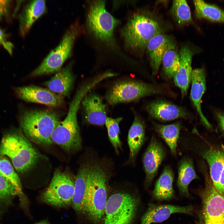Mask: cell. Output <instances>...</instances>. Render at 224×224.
I'll list each match as a JSON object with an SVG mask.
<instances>
[{"mask_svg": "<svg viewBox=\"0 0 224 224\" xmlns=\"http://www.w3.org/2000/svg\"><path fill=\"white\" fill-rule=\"evenodd\" d=\"M105 161H89L83 214L94 224H100L109 192L110 171Z\"/></svg>", "mask_w": 224, "mask_h": 224, "instance_id": "cell-1", "label": "cell"}, {"mask_svg": "<svg viewBox=\"0 0 224 224\" xmlns=\"http://www.w3.org/2000/svg\"><path fill=\"white\" fill-rule=\"evenodd\" d=\"M60 121L59 114L51 109L26 110L20 117L21 126L27 138L43 146L53 143L52 134Z\"/></svg>", "mask_w": 224, "mask_h": 224, "instance_id": "cell-2", "label": "cell"}, {"mask_svg": "<svg viewBox=\"0 0 224 224\" xmlns=\"http://www.w3.org/2000/svg\"><path fill=\"white\" fill-rule=\"evenodd\" d=\"M140 203L136 192L126 189L109 192L100 224H135Z\"/></svg>", "mask_w": 224, "mask_h": 224, "instance_id": "cell-3", "label": "cell"}, {"mask_svg": "<svg viewBox=\"0 0 224 224\" xmlns=\"http://www.w3.org/2000/svg\"><path fill=\"white\" fill-rule=\"evenodd\" d=\"M0 155L7 156L18 172H25L34 167L40 155L27 139L19 133L5 135L0 144Z\"/></svg>", "mask_w": 224, "mask_h": 224, "instance_id": "cell-4", "label": "cell"}, {"mask_svg": "<svg viewBox=\"0 0 224 224\" xmlns=\"http://www.w3.org/2000/svg\"><path fill=\"white\" fill-rule=\"evenodd\" d=\"M161 32L157 22L137 13L129 18L122 30L121 35L127 48L133 51H142L146 49L152 37Z\"/></svg>", "mask_w": 224, "mask_h": 224, "instance_id": "cell-5", "label": "cell"}, {"mask_svg": "<svg viewBox=\"0 0 224 224\" xmlns=\"http://www.w3.org/2000/svg\"><path fill=\"white\" fill-rule=\"evenodd\" d=\"M82 31V27L78 22H74L71 25L58 46L50 51L30 76L36 77L59 71L64 63L72 55L75 42Z\"/></svg>", "mask_w": 224, "mask_h": 224, "instance_id": "cell-6", "label": "cell"}, {"mask_svg": "<svg viewBox=\"0 0 224 224\" xmlns=\"http://www.w3.org/2000/svg\"><path fill=\"white\" fill-rule=\"evenodd\" d=\"M119 20L107 10L104 0H94L89 4L86 24L89 32L100 42L107 44L114 42V30Z\"/></svg>", "mask_w": 224, "mask_h": 224, "instance_id": "cell-7", "label": "cell"}, {"mask_svg": "<svg viewBox=\"0 0 224 224\" xmlns=\"http://www.w3.org/2000/svg\"><path fill=\"white\" fill-rule=\"evenodd\" d=\"M163 92V89L159 86L136 80L123 79L112 83L106 92L105 99L109 104L114 105Z\"/></svg>", "mask_w": 224, "mask_h": 224, "instance_id": "cell-8", "label": "cell"}, {"mask_svg": "<svg viewBox=\"0 0 224 224\" xmlns=\"http://www.w3.org/2000/svg\"><path fill=\"white\" fill-rule=\"evenodd\" d=\"M80 104L77 100H72L67 116L59 122L51 136L53 143L69 152L77 151L82 147V140L77 118Z\"/></svg>", "mask_w": 224, "mask_h": 224, "instance_id": "cell-9", "label": "cell"}, {"mask_svg": "<svg viewBox=\"0 0 224 224\" xmlns=\"http://www.w3.org/2000/svg\"><path fill=\"white\" fill-rule=\"evenodd\" d=\"M198 194L202 204L197 224H224V195L215 189L207 174L204 187Z\"/></svg>", "mask_w": 224, "mask_h": 224, "instance_id": "cell-10", "label": "cell"}, {"mask_svg": "<svg viewBox=\"0 0 224 224\" xmlns=\"http://www.w3.org/2000/svg\"><path fill=\"white\" fill-rule=\"evenodd\" d=\"M75 180L67 173L57 170L42 194V201L57 207L69 206L72 204L74 193Z\"/></svg>", "mask_w": 224, "mask_h": 224, "instance_id": "cell-11", "label": "cell"}, {"mask_svg": "<svg viewBox=\"0 0 224 224\" xmlns=\"http://www.w3.org/2000/svg\"><path fill=\"white\" fill-rule=\"evenodd\" d=\"M18 97L26 101L40 103L55 108L64 103V97L49 89L31 85L14 89Z\"/></svg>", "mask_w": 224, "mask_h": 224, "instance_id": "cell-12", "label": "cell"}, {"mask_svg": "<svg viewBox=\"0 0 224 224\" xmlns=\"http://www.w3.org/2000/svg\"><path fill=\"white\" fill-rule=\"evenodd\" d=\"M165 155L162 145L155 137H152L142 159L146 173L144 184L146 187H148L151 184Z\"/></svg>", "mask_w": 224, "mask_h": 224, "instance_id": "cell-13", "label": "cell"}, {"mask_svg": "<svg viewBox=\"0 0 224 224\" xmlns=\"http://www.w3.org/2000/svg\"><path fill=\"white\" fill-rule=\"evenodd\" d=\"M81 103L88 123L99 126L105 124L108 118L107 107L99 95L94 92L88 93Z\"/></svg>", "mask_w": 224, "mask_h": 224, "instance_id": "cell-14", "label": "cell"}, {"mask_svg": "<svg viewBox=\"0 0 224 224\" xmlns=\"http://www.w3.org/2000/svg\"><path fill=\"white\" fill-rule=\"evenodd\" d=\"M194 208L191 205L180 206L173 205L148 204V208L141 217L140 224H151L162 222L172 214L182 213L192 215Z\"/></svg>", "mask_w": 224, "mask_h": 224, "instance_id": "cell-15", "label": "cell"}, {"mask_svg": "<svg viewBox=\"0 0 224 224\" xmlns=\"http://www.w3.org/2000/svg\"><path fill=\"white\" fill-rule=\"evenodd\" d=\"M47 11L45 0L29 1L18 15L19 30L20 35L24 37L34 23Z\"/></svg>", "mask_w": 224, "mask_h": 224, "instance_id": "cell-16", "label": "cell"}, {"mask_svg": "<svg viewBox=\"0 0 224 224\" xmlns=\"http://www.w3.org/2000/svg\"><path fill=\"white\" fill-rule=\"evenodd\" d=\"M146 109L151 117L161 121L189 117L188 113L183 108L164 100L152 101L147 105Z\"/></svg>", "mask_w": 224, "mask_h": 224, "instance_id": "cell-17", "label": "cell"}, {"mask_svg": "<svg viewBox=\"0 0 224 224\" xmlns=\"http://www.w3.org/2000/svg\"><path fill=\"white\" fill-rule=\"evenodd\" d=\"M180 54V66L173 77L175 85L180 89L182 97H184L187 94L191 83V63L194 53L190 48L184 46L181 48Z\"/></svg>", "mask_w": 224, "mask_h": 224, "instance_id": "cell-18", "label": "cell"}, {"mask_svg": "<svg viewBox=\"0 0 224 224\" xmlns=\"http://www.w3.org/2000/svg\"><path fill=\"white\" fill-rule=\"evenodd\" d=\"M191 87L190 97L203 123L208 128L211 125L204 116L201 109V100L206 90V75L203 68H197L192 70Z\"/></svg>", "mask_w": 224, "mask_h": 224, "instance_id": "cell-19", "label": "cell"}, {"mask_svg": "<svg viewBox=\"0 0 224 224\" xmlns=\"http://www.w3.org/2000/svg\"><path fill=\"white\" fill-rule=\"evenodd\" d=\"M72 62L62 68L44 83L48 89L63 97L69 95L74 81L72 70Z\"/></svg>", "mask_w": 224, "mask_h": 224, "instance_id": "cell-20", "label": "cell"}, {"mask_svg": "<svg viewBox=\"0 0 224 224\" xmlns=\"http://www.w3.org/2000/svg\"><path fill=\"white\" fill-rule=\"evenodd\" d=\"M171 41L169 37L161 32L154 36L148 42L146 49L153 75L157 73L163 55Z\"/></svg>", "mask_w": 224, "mask_h": 224, "instance_id": "cell-21", "label": "cell"}, {"mask_svg": "<svg viewBox=\"0 0 224 224\" xmlns=\"http://www.w3.org/2000/svg\"><path fill=\"white\" fill-rule=\"evenodd\" d=\"M202 155L209 165L210 178L216 189L224 168V146L211 147Z\"/></svg>", "mask_w": 224, "mask_h": 224, "instance_id": "cell-22", "label": "cell"}, {"mask_svg": "<svg viewBox=\"0 0 224 224\" xmlns=\"http://www.w3.org/2000/svg\"><path fill=\"white\" fill-rule=\"evenodd\" d=\"M174 173L171 168L168 166L165 167L156 181L152 192V196L155 200L158 201L168 200L174 197Z\"/></svg>", "mask_w": 224, "mask_h": 224, "instance_id": "cell-23", "label": "cell"}, {"mask_svg": "<svg viewBox=\"0 0 224 224\" xmlns=\"http://www.w3.org/2000/svg\"><path fill=\"white\" fill-rule=\"evenodd\" d=\"M89 161L82 165L75 177L72 204L76 212L83 213L88 176Z\"/></svg>", "mask_w": 224, "mask_h": 224, "instance_id": "cell-24", "label": "cell"}, {"mask_svg": "<svg viewBox=\"0 0 224 224\" xmlns=\"http://www.w3.org/2000/svg\"><path fill=\"white\" fill-rule=\"evenodd\" d=\"M145 138V127L142 120L135 115L132 124L129 130L128 142L129 148L128 161H133L142 145Z\"/></svg>", "mask_w": 224, "mask_h": 224, "instance_id": "cell-25", "label": "cell"}, {"mask_svg": "<svg viewBox=\"0 0 224 224\" xmlns=\"http://www.w3.org/2000/svg\"><path fill=\"white\" fill-rule=\"evenodd\" d=\"M178 173L177 184L179 192L184 197H189L188 186L192 180L198 178L191 158L185 157L181 160L179 164Z\"/></svg>", "mask_w": 224, "mask_h": 224, "instance_id": "cell-26", "label": "cell"}, {"mask_svg": "<svg viewBox=\"0 0 224 224\" xmlns=\"http://www.w3.org/2000/svg\"><path fill=\"white\" fill-rule=\"evenodd\" d=\"M197 17L210 21L224 23V10L217 5L204 1H193Z\"/></svg>", "mask_w": 224, "mask_h": 224, "instance_id": "cell-27", "label": "cell"}, {"mask_svg": "<svg viewBox=\"0 0 224 224\" xmlns=\"http://www.w3.org/2000/svg\"><path fill=\"white\" fill-rule=\"evenodd\" d=\"M154 129L169 147L171 152L176 155L177 141L181 124L177 122L168 125L154 124Z\"/></svg>", "mask_w": 224, "mask_h": 224, "instance_id": "cell-28", "label": "cell"}, {"mask_svg": "<svg viewBox=\"0 0 224 224\" xmlns=\"http://www.w3.org/2000/svg\"><path fill=\"white\" fill-rule=\"evenodd\" d=\"M180 62V52L171 40L165 52L162 60L163 70L166 77H173L179 68Z\"/></svg>", "mask_w": 224, "mask_h": 224, "instance_id": "cell-29", "label": "cell"}, {"mask_svg": "<svg viewBox=\"0 0 224 224\" xmlns=\"http://www.w3.org/2000/svg\"><path fill=\"white\" fill-rule=\"evenodd\" d=\"M170 11L179 24L183 25L192 21L189 7L185 0L173 1Z\"/></svg>", "mask_w": 224, "mask_h": 224, "instance_id": "cell-30", "label": "cell"}, {"mask_svg": "<svg viewBox=\"0 0 224 224\" xmlns=\"http://www.w3.org/2000/svg\"><path fill=\"white\" fill-rule=\"evenodd\" d=\"M122 119V118L120 117L116 118L108 117L105 124L110 140L117 153L119 152L118 149H121V142L119 137V124Z\"/></svg>", "mask_w": 224, "mask_h": 224, "instance_id": "cell-31", "label": "cell"}, {"mask_svg": "<svg viewBox=\"0 0 224 224\" xmlns=\"http://www.w3.org/2000/svg\"><path fill=\"white\" fill-rule=\"evenodd\" d=\"M0 174L22 193L21 184L18 175L11 163L4 157H0Z\"/></svg>", "mask_w": 224, "mask_h": 224, "instance_id": "cell-32", "label": "cell"}, {"mask_svg": "<svg viewBox=\"0 0 224 224\" xmlns=\"http://www.w3.org/2000/svg\"><path fill=\"white\" fill-rule=\"evenodd\" d=\"M7 35L0 27V45H2L11 55L12 54L13 45L11 42L7 41Z\"/></svg>", "mask_w": 224, "mask_h": 224, "instance_id": "cell-33", "label": "cell"}, {"mask_svg": "<svg viewBox=\"0 0 224 224\" xmlns=\"http://www.w3.org/2000/svg\"><path fill=\"white\" fill-rule=\"evenodd\" d=\"M12 2L0 0V21L8 16Z\"/></svg>", "mask_w": 224, "mask_h": 224, "instance_id": "cell-34", "label": "cell"}, {"mask_svg": "<svg viewBox=\"0 0 224 224\" xmlns=\"http://www.w3.org/2000/svg\"><path fill=\"white\" fill-rule=\"evenodd\" d=\"M216 189L224 195V168L221 174L218 186Z\"/></svg>", "mask_w": 224, "mask_h": 224, "instance_id": "cell-35", "label": "cell"}, {"mask_svg": "<svg viewBox=\"0 0 224 224\" xmlns=\"http://www.w3.org/2000/svg\"><path fill=\"white\" fill-rule=\"evenodd\" d=\"M220 125L224 132V114L218 112L217 114Z\"/></svg>", "mask_w": 224, "mask_h": 224, "instance_id": "cell-36", "label": "cell"}, {"mask_svg": "<svg viewBox=\"0 0 224 224\" xmlns=\"http://www.w3.org/2000/svg\"><path fill=\"white\" fill-rule=\"evenodd\" d=\"M35 224H49L48 222L45 221H42L37 222Z\"/></svg>", "mask_w": 224, "mask_h": 224, "instance_id": "cell-37", "label": "cell"}]
</instances>
